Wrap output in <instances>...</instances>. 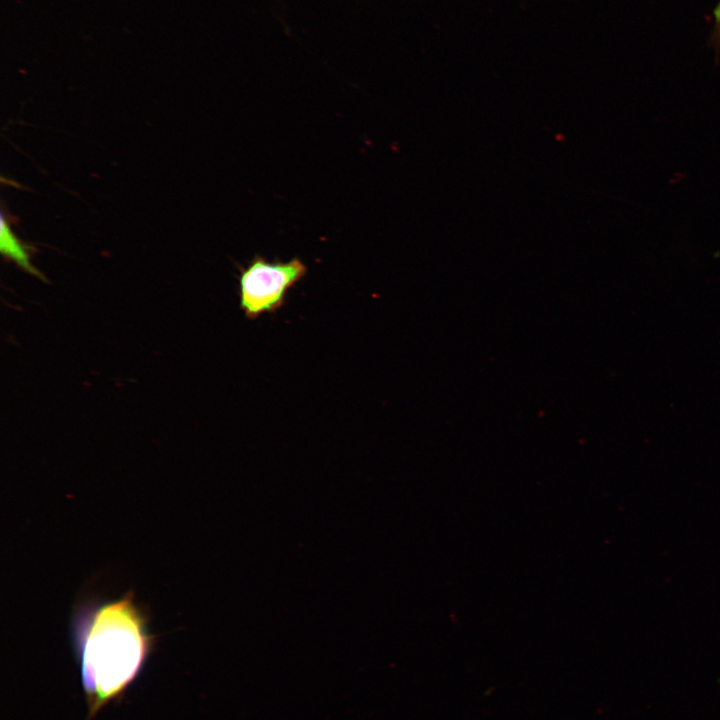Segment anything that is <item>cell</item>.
Listing matches in <instances>:
<instances>
[{
	"label": "cell",
	"instance_id": "1",
	"mask_svg": "<svg viewBox=\"0 0 720 720\" xmlns=\"http://www.w3.org/2000/svg\"><path fill=\"white\" fill-rule=\"evenodd\" d=\"M72 640L88 708V720L118 703L151 656L155 637L134 594L81 605L72 620Z\"/></svg>",
	"mask_w": 720,
	"mask_h": 720
},
{
	"label": "cell",
	"instance_id": "2",
	"mask_svg": "<svg viewBox=\"0 0 720 720\" xmlns=\"http://www.w3.org/2000/svg\"><path fill=\"white\" fill-rule=\"evenodd\" d=\"M306 265L299 259L269 262L255 256L246 267L240 268L239 304L249 320L281 309L288 291L307 274Z\"/></svg>",
	"mask_w": 720,
	"mask_h": 720
},
{
	"label": "cell",
	"instance_id": "3",
	"mask_svg": "<svg viewBox=\"0 0 720 720\" xmlns=\"http://www.w3.org/2000/svg\"><path fill=\"white\" fill-rule=\"evenodd\" d=\"M0 250L5 257L13 260L26 272L43 280L45 279L31 263V247L26 246L16 237L3 216L1 217Z\"/></svg>",
	"mask_w": 720,
	"mask_h": 720
},
{
	"label": "cell",
	"instance_id": "4",
	"mask_svg": "<svg viewBox=\"0 0 720 720\" xmlns=\"http://www.w3.org/2000/svg\"><path fill=\"white\" fill-rule=\"evenodd\" d=\"M713 33L712 40L715 47H720V0L713 10Z\"/></svg>",
	"mask_w": 720,
	"mask_h": 720
}]
</instances>
